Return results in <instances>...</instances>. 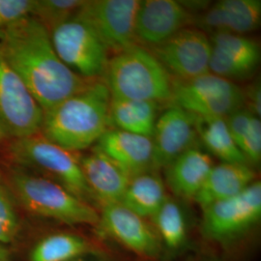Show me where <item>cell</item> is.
Wrapping results in <instances>:
<instances>
[{"instance_id":"2e32d148","label":"cell","mask_w":261,"mask_h":261,"mask_svg":"<svg viewBox=\"0 0 261 261\" xmlns=\"http://www.w3.org/2000/svg\"><path fill=\"white\" fill-rule=\"evenodd\" d=\"M99 227L134 252L154 257L160 252V242L154 230L143 221L120 203L103 206Z\"/></svg>"},{"instance_id":"484cf974","label":"cell","mask_w":261,"mask_h":261,"mask_svg":"<svg viewBox=\"0 0 261 261\" xmlns=\"http://www.w3.org/2000/svg\"><path fill=\"white\" fill-rule=\"evenodd\" d=\"M159 235L169 249H177L186 239L187 228L185 215L182 208L167 198L164 204L152 217Z\"/></svg>"},{"instance_id":"cb8c5ba5","label":"cell","mask_w":261,"mask_h":261,"mask_svg":"<svg viewBox=\"0 0 261 261\" xmlns=\"http://www.w3.org/2000/svg\"><path fill=\"white\" fill-rule=\"evenodd\" d=\"M225 119L234 142L248 164L257 165L261 160L260 118L242 108Z\"/></svg>"},{"instance_id":"4dcf8cb0","label":"cell","mask_w":261,"mask_h":261,"mask_svg":"<svg viewBox=\"0 0 261 261\" xmlns=\"http://www.w3.org/2000/svg\"><path fill=\"white\" fill-rule=\"evenodd\" d=\"M0 261H11L9 252L2 245H0Z\"/></svg>"},{"instance_id":"30bf717a","label":"cell","mask_w":261,"mask_h":261,"mask_svg":"<svg viewBox=\"0 0 261 261\" xmlns=\"http://www.w3.org/2000/svg\"><path fill=\"white\" fill-rule=\"evenodd\" d=\"M140 0L85 1L79 14L96 31L108 50L117 54L137 43L136 18Z\"/></svg>"},{"instance_id":"44dd1931","label":"cell","mask_w":261,"mask_h":261,"mask_svg":"<svg viewBox=\"0 0 261 261\" xmlns=\"http://www.w3.org/2000/svg\"><path fill=\"white\" fill-rule=\"evenodd\" d=\"M159 103L152 101L112 98L110 121L112 128L151 138L158 119Z\"/></svg>"},{"instance_id":"9a60e30c","label":"cell","mask_w":261,"mask_h":261,"mask_svg":"<svg viewBox=\"0 0 261 261\" xmlns=\"http://www.w3.org/2000/svg\"><path fill=\"white\" fill-rule=\"evenodd\" d=\"M260 20V0H221L198 12L192 24L207 35H245L257 29Z\"/></svg>"},{"instance_id":"e0dca14e","label":"cell","mask_w":261,"mask_h":261,"mask_svg":"<svg viewBox=\"0 0 261 261\" xmlns=\"http://www.w3.org/2000/svg\"><path fill=\"white\" fill-rule=\"evenodd\" d=\"M96 147L130 178L154 170L151 138L111 128L97 141Z\"/></svg>"},{"instance_id":"ffe728a7","label":"cell","mask_w":261,"mask_h":261,"mask_svg":"<svg viewBox=\"0 0 261 261\" xmlns=\"http://www.w3.org/2000/svg\"><path fill=\"white\" fill-rule=\"evenodd\" d=\"M212 168L213 161L210 155L195 146L187 150L165 168L166 181L176 196L194 198Z\"/></svg>"},{"instance_id":"f546056e","label":"cell","mask_w":261,"mask_h":261,"mask_svg":"<svg viewBox=\"0 0 261 261\" xmlns=\"http://www.w3.org/2000/svg\"><path fill=\"white\" fill-rule=\"evenodd\" d=\"M247 93L244 92V99L245 103H248L249 109H247L249 112H252L255 116L260 118V108H261V95H260V84L255 83L250 86Z\"/></svg>"},{"instance_id":"277c9868","label":"cell","mask_w":261,"mask_h":261,"mask_svg":"<svg viewBox=\"0 0 261 261\" xmlns=\"http://www.w3.org/2000/svg\"><path fill=\"white\" fill-rule=\"evenodd\" d=\"M11 184L19 202L28 211L70 225H98L100 215L64 187L47 177L15 171Z\"/></svg>"},{"instance_id":"d4e9b609","label":"cell","mask_w":261,"mask_h":261,"mask_svg":"<svg viewBox=\"0 0 261 261\" xmlns=\"http://www.w3.org/2000/svg\"><path fill=\"white\" fill-rule=\"evenodd\" d=\"M87 248L85 240L75 234H53L35 245L29 261H72L86 252Z\"/></svg>"},{"instance_id":"3957f363","label":"cell","mask_w":261,"mask_h":261,"mask_svg":"<svg viewBox=\"0 0 261 261\" xmlns=\"http://www.w3.org/2000/svg\"><path fill=\"white\" fill-rule=\"evenodd\" d=\"M103 80L112 98L171 102V76L149 49L139 44L109 59Z\"/></svg>"},{"instance_id":"5bb4252c","label":"cell","mask_w":261,"mask_h":261,"mask_svg":"<svg viewBox=\"0 0 261 261\" xmlns=\"http://www.w3.org/2000/svg\"><path fill=\"white\" fill-rule=\"evenodd\" d=\"M211 56L209 72L231 81L252 74L260 60L258 44L251 38L233 33H215L209 36Z\"/></svg>"},{"instance_id":"7c38bea8","label":"cell","mask_w":261,"mask_h":261,"mask_svg":"<svg viewBox=\"0 0 261 261\" xmlns=\"http://www.w3.org/2000/svg\"><path fill=\"white\" fill-rule=\"evenodd\" d=\"M193 15L175 0H142L136 18V40L142 47H156L192 24Z\"/></svg>"},{"instance_id":"1f68e13d","label":"cell","mask_w":261,"mask_h":261,"mask_svg":"<svg viewBox=\"0 0 261 261\" xmlns=\"http://www.w3.org/2000/svg\"><path fill=\"white\" fill-rule=\"evenodd\" d=\"M5 137H6V134H5V132L2 129V127H1V125H0V140H2V139L5 138Z\"/></svg>"},{"instance_id":"5b68a950","label":"cell","mask_w":261,"mask_h":261,"mask_svg":"<svg viewBox=\"0 0 261 261\" xmlns=\"http://www.w3.org/2000/svg\"><path fill=\"white\" fill-rule=\"evenodd\" d=\"M10 153L21 166L41 170L48 175L47 178L88 204L95 201L75 152L60 147L38 133L16 139L10 146Z\"/></svg>"},{"instance_id":"7a4b0ae2","label":"cell","mask_w":261,"mask_h":261,"mask_svg":"<svg viewBox=\"0 0 261 261\" xmlns=\"http://www.w3.org/2000/svg\"><path fill=\"white\" fill-rule=\"evenodd\" d=\"M111 100L103 80H93L79 92L44 112L40 134L72 152L89 148L111 129Z\"/></svg>"},{"instance_id":"83f0119b","label":"cell","mask_w":261,"mask_h":261,"mask_svg":"<svg viewBox=\"0 0 261 261\" xmlns=\"http://www.w3.org/2000/svg\"><path fill=\"white\" fill-rule=\"evenodd\" d=\"M18 216L9 198L0 191V245L12 243L19 232Z\"/></svg>"},{"instance_id":"d6a6232c","label":"cell","mask_w":261,"mask_h":261,"mask_svg":"<svg viewBox=\"0 0 261 261\" xmlns=\"http://www.w3.org/2000/svg\"><path fill=\"white\" fill-rule=\"evenodd\" d=\"M80 261H81V260H80Z\"/></svg>"},{"instance_id":"ba28073f","label":"cell","mask_w":261,"mask_h":261,"mask_svg":"<svg viewBox=\"0 0 261 261\" xmlns=\"http://www.w3.org/2000/svg\"><path fill=\"white\" fill-rule=\"evenodd\" d=\"M44 112L0 50V125L15 139L40 133Z\"/></svg>"},{"instance_id":"603a6c76","label":"cell","mask_w":261,"mask_h":261,"mask_svg":"<svg viewBox=\"0 0 261 261\" xmlns=\"http://www.w3.org/2000/svg\"><path fill=\"white\" fill-rule=\"evenodd\" d=\"M167 198L162 178L148 171L130 178L120 204L141 218H152Z\"/></svg>"},{"instance_id":"f1b7e54d","label":"cell","mask_w":261,"mask_h":261,"mask_svg":"<svg viewBox=\"0 0 261 261\" xmlns=\"http://www.w3.org/2000/svg\"><path fill=\"white\" fill-rule=\"evenodd\" d=\"M33 0H0V32L30 16Z\"/></svg>"},{"instance_id":"ac0fdd59","label":"cell","mask_w":261,"mask_h":261,"mask_svg":"<svg viewBox=\"0 0 261 261\" xmlns=\"http://www.w3.org/2000/svg\"><path fill=\"white\" fill-rule=\"evenodd\" d=\"M80 163L96 201L102 207L121 203L130 179L121 168L96 146L80 159Z\"/></svg>"},{"instance_id":"9c48e42d","label":"cell","mask_w":261,"mask_h":261,"mask_svg":"<svg viewBox=\"0 0 261 261\" xmlns=\"http://www.w3.org/2000/svg\"><path fill=\"white\" fill-rule=\"evenodd\" d=\"M261 216V184L254 181L242 193L203 209L202 232L207 238L225 241L256 224Z\"/></svg>"},{"instance_id":"7402d4cb","label":"cell","mask_w":261,"mask_h":261,"mask_svg":"<svg viewBox=\"0 0 261 261\" xmlns=\"http://www.w3.org/2000/svg\"><path fill=\"white\" fill-rule=\"evenodd\" d=\"M196 129L197 139L208 154L220 159L222 163L249 165L234 142L224 117L196 115Z\"/></svg>"},{"instance_id":"6da1fadb","label":"cell","mask_w":261,"mask_h":261,"mask_svg":"<svg viewBox=\"0 0 261 261\" xmlns=\"http://www.w3.org/2000/svg\"><path fill=\"white\" fill-rule=\"evenodd\" d=\"M0 50L44 112L91 82L61 61L48 30L30 16L0 32Z\"/></svg>"},{"instance_id":"8992f818","label":"cell","mask_w":261,"mask_h":261,"mask_svg":"<svg viewBox=\"0 0 261 261\" xmlns=\"http://www.w3.org/2000/svg\"><path fill=\"white\" fill-rule=\"evenodd\" d=\"M49 35L57 56L70 70L85 80H103L109 50L79 12L54 28Z\"/></svg>"},{"instance_id":"d6986e66","label":"cell","mask_w":261,"mask_h":261,"mask_svg":"<svg viewBox=\"0 0 261 261\" xmlns=\"http://www.w3.org/2000/svg\"><path fill=\"white\" fill-rule=\"evenodd\" d=\"M254 177L249 165L221 163L211 168L194 199L204 209L215 202L239 195L254 182Z\"/></svg>"},{"instance_id":"52a82bcc","label":"cell","mask_w":261,"mask_h":261,"mask_svg":"<svg viewBox=\"0 0 261 261\" xmlns=\"http://www.w3.org/2000/svg\"><path fill=\"white\" fill-rule=\"evenodd\" d=\"M171 80V103L196 116L226 118L245 103L244 92L237 84L211 73Z\"/></svg>"},{"instance_id":"8fae6325","label":"cell","mask_w":261,"mask_h":261,"mask_svg":"<svg viewBox=\"0 0 261 261\" xmlns=\"http://www.w3.org/2000/svg\"><path fill=\"white\" fill-rule=\"evenodd\" d=\"M172 79L188 80L209 72V36L195 27L179 30L167 41L148 48Z\"/></svg>"},{"instance_id":"4fadbf2b","label":"cell","mask_w":261,"mask_h":261,"mask_svg":"<svg viewBox=\"0 0 261 261\" xmlns=\"http://www.w3.org/2000/svg\"><path fill=\"white\" fill-rule=\"evenodd\" d=\"M151 139L154 169L165 168L196 146V115L172 105L159 116Z\"/></svg>"},{"instance_id":"4316f807","label":"cell","mask_w":261,"mask_h":261,"mask_svg":"<svg viewBox=\"0 0 261 261\" xmlns=\"http://www.w3.org/2000/svg\"><path fill=\"white\" fill-rule=\"evenodd\" d=\"M86 0H33L30 17L37 19L48 32L71 19Z\"/></svg>"}]
</instances>
